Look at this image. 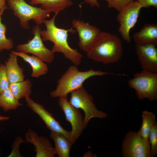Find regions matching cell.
<instances>
[{
    "label": "cell",
    "mask_w": 157,
    "mask_h": 157,
    "mask_svg": "<svg viewBox=\"0 0 157 157\" xmlns=\"http://www.w3.org/2000/svg\"><path fill=\"white\" fill-rule=\"evenodd\" d=\"M58 15L55 14L50 19L43 21L46 27L45 30L41 31L40 35L43 41H50L53 44L51 50L54 53H60L74 65L78 66L81 63L83 56L76 49L72 48L68 42V33L76 32L72 28L65 29L57 27L55 19Z\"/></svg>",
    "instance_id": "6da1fadb"
},
{
    "label": "cell",
    "mask_w": 157,
    "mask_h": 157,
    "mask_svg": "<svg viewBox=\"0 0 157 157\" xmlns=\"http://www.w3.org/2000/svg\"><path fill=\"white\" fill-rule=\"evenodd\" d=\"M86 53L89 58L96 62L105 64L116 63L123 54L121 41L115 35L101 31Z\"/></svg>",
    "instance_id": "7a4b0ae2"
},
{
    "label": "cell",
    "mask_w": 157,
    "mask_h": 157,
    "mask_svg": "<svg viewBox=\"0 0 157 157\" xmlns=\"http://www.w3.org/2000/svg\"><path fill=\"white\" fill-rule=\"evenodd\" d=\"M77 66H70L57 81L56 89L50 93L54 98L67 96L71 92L83 86L87 79L95 76H103L112 73L91 69L84 71H79Z\"/></svg>",
    "instance_id": "3957f363"
},
{
    "label": "cell",
    "mask_w": 157,
    "mask_h": 157,
    "mask_svg": "<svg viewBox=\"0 0 157 157\" xmlns=\"http://www.w3.org/2000/svg\"><path fill=\"white\" fill-rule=\"evenodd\" d=\"M7 2L13 15L19 18L20 25L24 29H30L29 20H33L37 24L40 25L50 16V13L28 4L24 0H7Z\"/></svg>",
    "instance_id": "277c9868"
},
{
    "label": "cell",
    "mask_w": 157,
    "mask_h": 157,
    "mask_svg": "<svg viewBox=\"0 0 157 157\" xmlns=\"http://www.w3.org/2000/svg\"><path fill=\"white\" fill-rule=\"evenodd\" d=\"M128 83L130 87L135 90L140 100L144 99L151 101L157 100V73L142 70L135 73Z\"/></svg>",
    "instance_id": "5b68a950"
},
{
    "label": "cell",
    "mask_w": 157,
    "mask_h": 157,
    "mask_svg": "<svg viewBox=\"0 0 157 157\" xmlns=\"http://www.w3.org/2000/svg\"><path fill=\"white\" fill-rule=\"evenodd\" d=\"M69 103L74 107L82 110L85 113L83 120L84 129L90 119L93 117L103 119L107 117L104 112L98 110L93 101L92 96L90 94L83 86L70 93Z\"/></svg>",
    "instance_id": "8992f818"
},
{
    "label": "cell",
    "mask_w": 157,
    "mask_h": 157,
    "mask_svg": "<svg viewBox=\"0 0 157 157\" xmlns=\"http://www.w3.org/2000/svg\"><path fill=\"white\" fill-rule=\"evenodd\" d=\"M41 31L39 25L34 26L32 33L34 35L33 39L26 43L17 45V51L33 54L45 63H52L54 58V53L44 45L40 35Z\"/></svg>",
    "instance_id": "52a82bcc"
},
{
    "label": "cell",
    "mask_w": 157,
    "mask_h": 157,
    "mask_svg": "<svg viewBox=\"0 0 157 157\" xmlns=\"http://www.w3.org/2000/svg\"><path fill=\"white\" fill-rule=\"evenodd\" d=\"M124 157H151L148 139L145 138L137 132L130 131L125 136L122 146Z\"/></svg>",
    "instance_id": "ba28073f"
},
{
    "label": "cell",
    "mask_w": 157,
    "mask_h": 157,
    "mask_svg": "<svg viewBox=\"0 0 157 157\" xmlns=\"http://www.w3.org/2000/svg\"><path fill=\"white\" fill-rule=\"evenodd\" d=\"M142 8L137 1H133L119 12L117 16L120 25L118 32L123 39L128 43L131 42L130 31L137 22Z\"/></svg>",
    "instance_id": "9c48e42d"
},
{
    "label": "cell",
    "mask_w": 157,
    "mask_h": 157,
    "mask_svg": "<svg viewBox=\"0 0 157 157\" xmlns=\"http://www.w3.org/2000/svg\"><path fill=\"white\" fill-rule=\"evenodd\" d=\"M58 104L65 115L66 120L71 124L70 140L74 144L84 129L83 117L79 109L69 103L67 96L59 97Z\"/></svg>",
    "instance_id": "30bf717a"
},
{
    "label": "cell",
    "mask_w": 157,
    "mask_h": 157,
    "mask_svg": "<svg viewBox=\"0 0 157 157\" xmlns=\"http://www.w3.org/2000/svg\"><path fill=\"white\" fill-rule=\"evenodd\" d=\"M72 24L78 34V47L86 53L101 32V30L96 26L79 19H73Z\"/></svg>",
    "instance_id": "8fae6325"
},
{
    "label": "cell",
    "mask_w": 157,
    "mask_h": 157,
    "mask_svg": "<svg viewBox=\"0 0 157 157\" xmlns=\"http://www.w3.org/2000/svg\"><path fill=\"white\" fill-rule=\"evenodd\" d=\"M24 98L28 106L39 116L51 131L61 133L70 140V131H67L64 129L51 114L46 110L42 105L33 100L30 96L26 97Z\"/></svg>",
    "instance_id": "7c38bea8"
},
{
    "label": "cell",
    "mask_w": 157,
    "mask_h": 157,
    "mask_svg": "<svg viewBox=\"0 0 157 157\" xmlns=\"http://www.w3.org/2000/svg\"><path fill=\"white\" fill-rule=\"evenodd\" d=\"M26 142L33 144L35 148L36 157H53L55 149L49 138L40 136L32 129H29L25 134Z\"/></svg>",
    "instance_id": "4fadbf2b"
},
{
    "label": "cell",
    "mask_w": 157,
    "mask_h": 157,
    "mask_svg": "<svg viewBox=\"0 0 157 157\" xmlns=\"http://www.w3.org/2000/svg\"><path fill=\"white\" fill-rule=\"evenodd\" d=\"M156 45H135V51L142 70L157 73V49Z\"/></svg>",
    "instance_id": "5bb4252c"
},
{
    "label": "cell",
    "mask_w": 157,
    "mask_h": 157,
    "mask_svg": "<svg viewBox=\"0 0 157 157\" xmlns=\"http://www.w3.org/2000/svg\"><path fill=\"white\" fill-rule=\"evenodd\" d=\"M135 45H157V25L146 24L133 35Z\"/></svg>",
    "instance_id": "9a60e30c"
},
{
    "label": "cell",
    "mask_w": 157,
    "mask_h": 157,
    "mask_svg": "<svg viewBox=\"0 0 157 157\" xmlns=\"http://www.w3.org/2000/svg\"><path fill=\"white\" fill-rule=\"evenodd\" d=\"M11 52L20 57L31 66L32 69L31 77L38 78L47 73L48 67L47 65L35 56H30L26 53L14 51Z\"/></svg>",
    "instance_id": "2e32d148"
},
{
    "label": "cell",
    "mask_w": 157,
    "mask_h": 157,
    "mask_svg": "<svg viewBox=\"0 0 157 157\" xmlns=\"http://www.w3.org/2000/svg\"><path fill=\"white\" fill-rule=\"evenodd\" d=\"M17 56L11 53L9 57L5 62L7 77L10 84L24 80L25 76L23 69L19 65Z\"/></svg>",
    "instance_id": "e0dca14e"
},
{
    "label": "cell",
    "mask_w": 157,
    "mask_h": 157,
    "mask_svg": "<svg viewBox=\"0 0 157 157\" xmlns=\"http://www.w3.org/2000/svg\"><path fill=\"white\" fill-rule=\"evenodd\" d=\"M50 136L54 140L56 154L59 157H69L73 144L70 140L63 134L51 131Z\"/></svg>",
    "instance_id": "ac0fdd59"
},
{
    "label": "cell",
    "mask_w": 157,
    "mask_h": 157,
    "mask_svg": "<svg viewBox=\"0 0 157 157\" xmlns=\"http://www.w3.org/2000/svg\"><path fill=\"white\" fill-rule=\"evenodd\" d=\"M30 3L32 5L41 4L43 9L49 13L54 12L57 15L73 3L72 0H31Z\"/></svg>",
    "instance_id": "d6986e66"
},
{
    "label": "cell",
    "mask_w": 157,
    "mask_h": 157,
    "mask_svg": "<svg viewBox=\"0 0 157 157\" xmlns=\"http://www.w3.org/2000/svg\"><path fill=\"white\" fill-rule=\"evenodd\" d=\"M32 83L27 79L23 81L10 84L9 88L14 97L19 100L32 94Z\"/></svg>",
    "instance_id": "ffe728a7"
},
{
    "label": "cell",
    "mask_w": 157,
    "mask_h": 157,
    "mask_svg": "<svg viewBox=\"0 0 157 157\" xmlns=\"http://www.w3.org/2000/svg\"><path fill=\"white\" fill-rule=\"evenodd\" d=\"M22 105L14 97L9 88L0 94V107L5 112L15 110Z\"/></svg>",
    "instance_id": "44dd1931"
},
{
    "label": "cell",
    "mask_w": 157,
    "mask_h": 157,
    "mask_svg": "<svg viewBox=\"0 0 157 157\" xmlns=\"http://www.w3.org/2000/svg\"><path fill=\"white\" fill-rule=\"evenodd\" d=\"M142 123L138 133L144 138L148 139L149 132L152 127L156 123V117L153 113L147 110L142 113Z\"/></svg>",
    "instance_id": "7402d4cb"
},
{
    "label": "cell",
    "mask_w": 157,
    "mask_h": 157,
    "mask_svg": "<svg viewBox=\"0 0 157 157\" xmlns=\"http://www.w3.org/2000/svg\"><path fill=\"white\" fill-rule=\"evenodd\" d=\"M4 11L0 10V53L3 50L12 49L14 46L12 39L6 38V26L2 22L1 16Z\"/></svg>",
    "instance_id": "603a6c76"
},
{
    "label": "cell",
    "mask_w": 157,
    "mask_h": 157,
    "mask_svg": "<svg viewBox=\"0 0 157 157\" xmlns=\"http://www.w3.org/2000/svg\"><path fill=\"white\" fill-rule=\"evenodd\" d=\"M148 139L150 145V154L151 157L157 154V123L152 128L149 135Z\"/></svg>",
    "instance_id": "cb8c5ba5"
},
{
    "label": "cell",
    "mask_w": 157,
    "mask_h": 157,
    "mask_svg": "<svg viewBox=\"0 0 157 157\" xmlns=\"http://www.w3.org/2000/svg\"><path fill=\"white\" fill-rule=\"evenodd\" d=\"M10 85L5 64L0 65V94L9 88Z\"/></svg>",
    "instance_id": "d4e9b609"
},
{
    "label": "cell",
    "mask_w": 157,
    "mask_h": 157,
    "mask_svg": "<svg viewBox=\"0 0 157 157\" xmlns=\"http://www.w3.org/2000/svg\"><path fill=\"white\" fill-rule=\"evenodd\" d=\"M108 3L109 8H113L118 12L129 4L134 1V0H105Z\"/></svg>",
    "instance_id": "484cf974"
},
{
    "label": "cell",
    "mask_w": 157,
    "mask_h": 157,
    "mask_svg": "<svg viewBox=\"0 0 157 157\" xmlns=\"http://www.w3.org/2000/svg\"><path fill=\"white\" fill-rule=\"evenodd\" d=\"M26 142L25 140L20 136L15 138L14 141L12 144V149L8 157H22L23 156L20 154L19 151L20 145L22 143Z\"/></svg>",
    "instance_id": "4316f807"
},
{
    "label": "cell",
    "mask_w": 157,
    "mask_h": 157,
    "mask_svg": "<svg viewBox=\"0 0 157 157\" xmlns=\"http://www.w3.org/2000/svg\"><path fill=\"white\" fill-rule=\"evenodd\" d=\"M143 8H149L151 6L157 8V0H137Z\"/></svg>",
    "instance_id": "83f0119b"
},
{
    "label": "cell",
    "mask_w": 157,
    "mask_h": 157,
    "mask_svg": "<svg viewBox=\"0 0 157 157\" xmlns=\"http://www.w3.org/2000/svg\"><path fill=\"white\" fill-rule=\"evenodd\" d=\"M83 3H88L92 7L97 6L99 8L100 7V4L97 0H85Z\"/></svg>",
    "instance_id": "f1b7e54d"
},
{
    "label": "cell",
    "mask_w": 157,
    "mask_h": 157,
    "mask_svg": "<svg viewBox=\"0 0 157 157\" xmlns=\"http://www.w3.org/2000/svg\"><path fill=\"white\" fill-rule=\"evenodd\" d=\"M8 8L6 4V0H0V10L4 11Z\"/></svg>",
    "instance_id": "f546056e"
},
{
    "label": "cell",
    "mask_w": 157,
    "mask_h": 157,
    "mask_svg": "<svg viewBox=\"0 0 157 157\" xmlns=\"http://www.w3.org/2000/svg\"><path fill=\"white\" fill-rule=\"evenodd\" d=\"M10 119V117L7 116H0V121L7 120Z\"/></svg>",
    "instance_id": "4dcf8cb0"
}]
</instances>
